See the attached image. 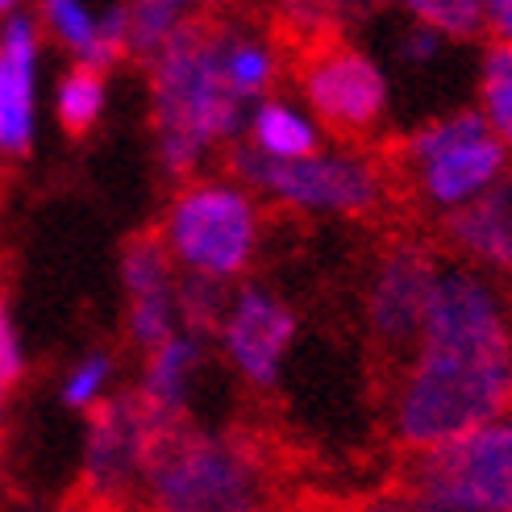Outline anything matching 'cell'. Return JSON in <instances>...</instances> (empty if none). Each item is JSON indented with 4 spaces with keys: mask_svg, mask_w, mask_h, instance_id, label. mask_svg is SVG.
<instances>
[{
    "mask_svg": "<svg viewBox=\"0 0 512 512\" xmlns=\"http://www.w3.org/2000/svg\"><path fill=\"white\" fill-rule=\"evenodd\" d=\"M512 408V300L488 275L446 259L392 400L408 454L446 446Z\"/></svg>",
    "mask_w": 512,
    "mask_h": 512,
    "instance_id": "1",
    "label": "cell"
},
{
    "mask_svg": "<svg viewBox=\"0 0 512 512\" xmlns=\"http://www.w3.org/2000/svg\"><path fill=\"white\" fill-rule=\"evenodd\" d=\"M150 75V130L171 179H196L217 146L242 138L246 109L221 67V21L192 13L155 59Z\"/></svg>",
    "mask_w": 512,
    "mask_h": 512,
    "instance_id": "2",
    "label": "cell"
},
{
    "mask_svg": "<svg viewBox=\"0 0 512 512\" xmlns=\"http://www.w3.org/2000/svg\"><path fill=\"white\" fill-rule=\"evenodd\" d=\"M138 492L159 512H271L279 479L246 433L179 425L150 450Z\"/></svg>",
    "mask_w": 512,
    "mask_h": 512,
    "instance_id": "3",
    "label": "cell"
},
{
    "mask_svg": "<svg viewBox=\"0 0 512 512\" xmlns=\"http://www.w3.org/2000/svg\"><path fill=\"white\" fill-rule=\"evenodd\" d=\"M179 275L234 284L254 267L263 242V204L238 179L196 175L179 184L155 229Z\"/></svg>",
    "mask_w": 512,
    "mask_h": 512,
    "instance_id": "4",
    "label": "cell"
},
{
    "mask_svg": "<svg viewBox=\"0 0 512 512\" xmlns=\"http://www.w3.org/2000/svg\"><path fill=\"white\" fill-rule=\"evenodd\" d=\"M396 167L425 209L442 213L446 221L488 192L512 167V155L488 130L479 109H458L404 134L396 146Z\"/></svg>",
    "mask_w": 512,
    "mask_h": 512,
    "instance_id": "5",
    "label": "cell"
},
{
    "mask_svg": "<svg viewBox=\"0 0 512 512\" xmlns=\"http://www.w3.org/2000/svg\"><path fill=\"white\" fill-rule=\"evenodd\" d=\"M229 171L246 192L313 217H371L388 200V175L363 150H317L296 163H267L234 146Z\"/></svg>",
    "mask_w": 512,
    "mask_h": 512,
    "instance_id": "6",
    "label": "cell"
},
{
    "mask_svg": "<svg viewBox=\"0 0 512 512\" xmlns=\"http://www.w3.org/2000/svg\"><path fill=\"white\" fill-rule=\"evenodd\" d=\"M404 492L442 512H512V408L408 458Z\"/></svg>",
    "mask_w": 512,
    "mask_h": 512,
    "instance_id": "7",
    "label": "cell"
},
{
    "mask_svg": "<svg viewBox=\"0 0 512 512\" xmlns=\"http://www.w3.org/2000/svg\"><path fill=\"white\" fill-rule=\"evenodd\" d=\"M300 96L321 130L342 138H363L388 113V75L363 46L342 38H321L309 46L300 71Z\"/></svg>",
    "mask_w": 512,
    "mask_h": 512,
    "instance_id": "8",
    "label": "cell"
},
{
    "mask_svg": "<svg viewBox=\"0 0 512 512\" xmlns=\"http://www.w3.org/2000/svg\"><path fill=\"white\" fill-rule=\"evenodd\" d=\"M159 438L163 429L150 421L134 392H121L109 396L105 404H96L88 413V438L80 463L84 496L100 508H117L125 496H134L142 488V471Z\"/></svg>",
    "mask_w": 512,
    "mask_h": 512,
    "instance_id": "9",
    "label": "cell"
},
{
    "mask_svg": "<svg viewBox=\"0 0 512 512\" xmlns=\"http://www.w3.org/2000/svg\"><path fill=\"white\" fill-rule=\"evenodd\" d=\"M442 263L446 259L433 246L408 238L392 242L375 259L367 284V325L383 354H404V358L413 354Z\"/></svg>",
    "mask_w": 512,
    "mask_h": 512,
    "instance_id": "10",
    "label": "cell"
},
{
    "mask_svg": "<svg viewBox=\"0 0 512 512\" xmlns=\"http://www.w3.org/2000/svg\"><path fill=\"white\" fill-rule=\"evenodd\" d=\"M221 350L250 388L271 392L284 363L296 342V313L288 300H279L275 292L259 288V284H242L229 296V309L217 325Z\"/></svg>",
    "mask_w": 512,
    "mask_h": 512,
    "instance_id": "11",
    "label": "cell"
},
{
    "mask_svg": "<svg viewBox=\"0 0 512 512\" xmlns=\"http://www.w3.org/2000/svg\"><path fill=\"white\" fill-rule=\"evenodd\" d=\"M38 59L42 25L13 9L0 17V159H25L38 130Z\"/></svg>",
    "mask_w": 512,
    "mask_h": 512,
    "instance_id": "12",
    "label": "cell"
},
{
    "mask_svg": "<svg viewBox=\"0 0 512 512\" xmlns=\"http://www.w3.org/2000/svg\"><path fill=\"white\" fill-rule=\"evenodd\" d=\"M175 284L179 271L167 259L155 229L134 234L121 250V288H125V325H130L134 346L146 354L159 350L167 338L179 334L175 313Z\"/></svg>",
    "mask_w": 512,
    "mask_h": 512,
    "instance_id": "13",
    "label": "cell"
},
{
    "mask_svg": "<svg viewBox=\"0 0 512 512\" xmlns=\"http://www.w3.org/2000/svg\"><path fill=\"white\" fill-rule=\"evenodd\" d=\"M442 234L458 263L488 275L512 300V167L475 204L442 221Z\"/></svg>",
    "mask_w": 512,
    "mask_h": 512,
    "instance_id": "14",
    "label": "cell"
},
{
    "mask_svg": "<svg viewBox=\"0 0 512 512\" xmlns=\"http://www.w3.org/2000/svg\"><path fill=\"white\" fill-rule=\"evenodd\" d=\"M38 13H42L38 25L59 46H67L80 67L109 75L121 59H130L125 55V5H109L105 13H92L80 0H46Z\"/></svg>",
    "mask_w": 512,
    "mask_h": 512,
    "instance_id": "15",
    "label": "cell"
},
{
    "mask_svg": "<svg viewBox=\"0 0 512 512\" xmlns=\"http://www.w3.org/2000/svg\"><path fill=\"white\" fill-rule=\"evenodd\" d=\"M204 367V338L192 334H175L167 338L159 350L146 354V367H142V383H138V400L150 413L163 433L188 425V396H192V383L196 371Z\"/></svg>",
    "mask_w": 512,
    "mask_h": 512,
    "instance_id": "16",
    "label": "cell"
},
{
    "mask_svg": "<svg viewBox=\"0 0 512 512\" xmlns=\"http://www.w3.org/2000/svg\"><path fill=\"white\" fill-rule=\"evenodd\" d=\"M242 138L250 155H259L267 163H296L325 150V130L309 117V109H300L296 100H284V96H267L259 105H250Z\"/></svg>",
    "mask_w": 512,
    "mask_h": 512,
    "instance_id": "17",
    "label": "cell"
},
{
    "mask_svg": "<svg viewBox=\"0 0 512 512\" xmlns=\"http://www.w3.org/2000/svg\"><path fill=\"white\" fill-rule=\"evenodd\" d=\"M221 67L242 105H259L279 80V50L242 21H221Z\"/></svg>",
    "mask_w": 512,
    "mask_h": 512,
    "instance_id": "18",
    "label": "cell"
},
{
    "mask_svg": "<svg viewBox=\"0 0 512 512\" xmlns=\"http://www.w3.org/2000/svg\"><path fill=\"white\" fill-rule=\"evenodd\" d=\"M188 17L192 9L179 5V0H138V5H125V55L150 63L184 30Z\"/></svg>",
    "mask_w": 512,
    "mask_h": 512,
    "instance_id": "19",
    "label": "cell"
},
{
    "mask_svg": "<svg viewBox=\"0 0 512 512\" xmlns=\"http://www.w3.org/2000/svg\"><path fill=\"white\" fill-rule=\"evenodd\" d=\"M105 100H109V75L80 67V63L67 67L59 88H55L59 125L71 138H84L88 130H96V121L105 117Z\"/></svg>",
    "mask_w": 512,
    "mask_h": 512,
    "instance_id": "20",
    "label": "cell"
},
{
    "mask_svg": "<svg viewBox=\"0 0 512 512\" xmlns=\"http://www.w3.org/2000/svg\"><path fill=\"white\" fill-rule=\"evenodd\" d=\"M479 117L512 155V46L488 42L479 59Z\"/></svg>",
    "mask_w": 512,
    "mask_h": 512,
    "instance_id": "21",
    "label": "cell"
},
{
    "mask_svg": "<svg viewBox=\"0 0 512 512\" xmlns=\"http://www.w3.org/2000/svg\"><path fill=\"white\" fill-rule=\"evenodd\" d=\"M234 288L217 284V279H200V275H179L175 284V313H179V334L192 338H209L217 334V325L229 309Z\"/></svg>",
    "mask_w": 512,
    "mask_h": 512,
    "instance_id": "22",
    "label": "cell"
},
{
    "mask_svg": "<svg viewBox=\"0 0 512 512\" xmlns=\"http://www.w3.org/2000/svg\"><path fill=\"white\" fill-rule=\"evenodd\" d=\"M417 25L433 30L442 42H471L488 30L483 21V0H413L408 5Z\"/></svg>",
    "mask_w": 512,
    "mask_h": 512,
    "instance_id": "23",
    "label": "cell"
},
{
    "mask_svg": "<svg viewBox=\"0 0 512 512\" xmlns=\"http://www.w3.org/2000/svg\"><path fill=\"white\" fill-rule=\"evenodd\" d=\"M113 375H117V358L105 354V350H92L75 363L67 375H63V388H59V400L75 413H92L96 404L109 400V388H113Z\"/></svg>",
    "mask_w": 512,
    "mask_h": 512,
    "instance_id": "24",
    "label": "cell"
},
{
    "mask_svg": "<svg viewBox=\"0 0 512 512\" xmlns=\"http://www.w3.org/2000/svg\"><path fill=\"white\" fill-rule=\"evenodd\" d=\"M25 375V346H21V334H17V321H13V309L9 300L0 296V421H5V408H9V396Z\"/></svg>",
    "mask_w": 512,
    "mask_h": 512,
    "instance_id": "25",
    "label": "cell"
},
{
    "mask_svg": "<svg viewBox=\"0 0 512 512\" xmlns=\"http://www.w3.org/2000/svg\"><path fill=\"white\" fill-rule=\"evenodd\" d=\"M442 46H446V42H442L438 34L413 21V30L400 38V59H404V63H433V59L442 55Z\"/></svg>",
    "mask_w": 512,
    "mask_h": 512,
    "instance_id": "26",
    "label": "cell"
},
{
    "mask_svg": "<svg viewBox=\"0 0 512 512\" xmlns=\"http://www.w3.org/2000/svg\"><path fill=\"white\" fill-rule=\"evenodd\" d=\"M367 512H442V508H433V504H425V500H417V496H408V492H396V496L375 500Z\"/></svg>",
    "mask_w": 512,
    "mask_h": 512,
    "instance_id": "27",
    "label": "cell"
},
{
    "mask_svg": "<svg viewBox=\"0 0 512 512\" xmlns=\"http://www.w3.org/2000/svg\"><path fill=\"white\" fill-rule=\"evenodd\" d=\"M125 512H159V508H146V504H142V508H125Z\"/></svg>",
    "mask_w": 512,
    "mask_h": 512,
    "instance_id": "28",
    "label": "cell"
}]
</instances>
